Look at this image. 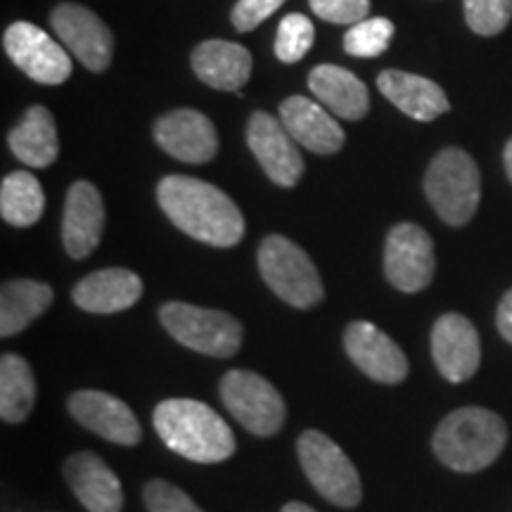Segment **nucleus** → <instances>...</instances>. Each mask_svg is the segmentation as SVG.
I'll return each instance as SVG.
<instances>
[{
    "mask_svg": "<svg viewBox=\"0 0 512 512\" xmlns=\"http://www.w3.org/2000/svg\"><path fill=\"white\" fill-rule=\"evenodd\" d=\"M309 88L339 119H363L370 107L366 83L337 64H320L309 74Z\"/></svg>",
    "mask_w": 512,
    "mask_h": 512,
    "instance_id": "5701e85b",
    "label": "nucleus"
},
{
    "mask_svg": "<svg viewBox=\"0 0 512 512\" xmlns=\"http://www.w3.org/2000/svg\"><path fill=\"white\" fill-rule=\"evenodd\" d=\"M221 401L226 411L256 437H273L283 427L287 408L283 396L266 377L252 370H228L221 377Z\"/></svg>",
    "mask_w": 512,
    "mask_h": 512,
    "instance_id": "6e6552de",
    "label": "nucleus"
},
{
    "mask_svg": "<svg viewBox=\"0 0 512 512\" xmlns=\"http://www.w3.org/2000/svg\"><path fill=\"white\" fill-rule=\"evenodd\" d=\"M285 0H238L233 8V27L238 31H252L266 22Z\"/></svg>",
    "mask_w": 512,
    "mask_h": 512,
    "instance_id": "473e14b6",
    "label": "nucleus"
},
{
    "mask_svg": "<svg viewBox=\"0 0 512 512\" xmlns=\"http://www.w3.org/2000/svg\"><path fill=\"white\" fill-rule=\"evenodd\" d=\"M508 444V427L501 415L479 406L453 411L439 422L432 448L446 467L456 472H479L501 456Z\"/></svg>",
    "mask_w": 512,
    "mask_h": 512,
    "instance_id": "7ed1b4c3",
    "label": "nucleus"
},
{
    "mask_svg": "<svg viewBox=\"0 0 512 512\" xmlns=\"http://www.w3.org/2000/svg\"><path fill=\"white\" fill-rule=\"evenodd\" d=\"M247 145L261 169L280 188H294L304 174V159L283 121L268 112H254L247 124Z\"/></svg>",
    "mask_w": 512,
    "mask_h": 512,
    "instance_id": "9b49d317",
    "label": "nucleus"
},
{
    "mask_svg": "<svg viewBox=\"0 0 512 512\" xmlns=\"http://www.w3.org/2000/svg\"><path fill=\"white\" fill-rule=\"evenodd\" d=\"M10 150L31 169H48L60 152L55 119L48 107H31L24 119L10 131Z\"/></svg>",
    "mask_w": 512,
    "mask_h": 512,
    "instance_id": "b1692460",
    "label": "nucleus"
},
{
    "mask_svg": "<svg viewBox=\"0 0 512 512\" xmlns=\"http://www.w3.org/2000/svg\"><path fill=\"white\" fill-rule=\"evenodd\" d=\"M64 479L88 512H119L124 508V489L119 477L91 451H79L67 458Z\"/></svg>",
    "mask_w": 512,
    "mask_h": 512,
    "instance_id": "a211bd4d",
    "label": "nucleus"
},
{
    "mask_svg": "<svg viewBox=\"0 0 512 512\" xmlns=\"http://www.w3.org/2000/svg\"><path fill=\"white\" fill-rule=\"evenodd\" d=\"M192 69L216 91H240L252 76V55L230 41H204L192 53Z\"/></svg>",
    "mask_w": 512,
    "mask_h": 512,
    "instance_id": "4be33fe9",
    "label": "nucleus"
},
{
    "mask_svg": "<svg viewBox=\"0 0 512 512\" xmlns=\"http://www.w3.org/2000/svg\"><path fill=\"white\" fill-rule=\"evenodd\" d=\"M465 19L479 36H496L510 24L512 0H463Z\"/></svg>",
    "mask_w": 512,
    "mask_h": 512,
    "instance_id": "c756f323",
    "label": "nucleus"
},
{
    "mask_svg": "<svg viewBox=\"0 0 512 512\" xmlns=\"http://www.w3.org/2000/svg\"><path fill=\"white\" fill-rule=\"evenodd\" d=\"M503 159H505V171H508V178H510V183H512V140H510L508 145H505Z\"/></svg>",
    "mask_w": 512,
    "mask_h": 512,
    "instance_id": "c9c22d12",
    "label": "nucleus"
},
{
    "mask_svg": "<svg viewBox=\"0 0 512 512\" xmlns=\"http://www.w3.org/2000/svg\"><path fill=\"white\" fill-rule=\"evenodd\" d=\"M496 325L498 332L505 342L512 344V290L505 292V297L498 304V313H496Z\"/></svg>",
    "mask_w": 512,
    "mask_h": 512,
    "instance_id": "72a5a7b5",
    "label": "nucleus"
},
{
    "mask_svg": "<svg viewBox=\"0 0 512 512\" xmlns=\"http://www.w3.org/2000/svg\"><path fill=\"white\" fill-rule=\"evenodd\" d=\"M280 512H316L311 508V505H306V503H299V501H292V503H287L283 510Z\"/></svg>",
    "mask_w": 512,
    "mask_h": 512,
    "instance_id": "f704fd0d",
    "label": "nucleus"
},
{
    "mask_svg": "<svg viewBox=\"0 0 512 512\" xmlns=\"http://www.w3.org/2000/svg\"><path fill=\"white\" fill-rule=\"evenodd\" d=\"M152 420L166 448L195 463H223L235 453L230 425L202 401L166 399L155 408Z\"/></svg>",
    "mask_w": 512,
    "mask_h": 512,
    "instance_id": "f03ea898",
    "label": "nucleus"
},
{
    "mask_svg": "<svg viewBox=\"0 0 512 512\" xmlns=\"http://www.w3.org/2000/svg\"><path fill=\"white\" fill-rule=\"evenodd\" d=\"M313 15L332 24H358L368 19L370 0H309Z\"/></svg>",
    "mask_w": 512,
    "mask_h": 512,
    "instance_id": "2f4dec72",
    "label": "nucleus"
},
{
    "mask_svg": "<svg viewBox=\"0 0 512 512\" xmlns=\"http://www.w3.org/2000/svg\"><path fill=\"white\" fill-rule=\"evenodd\" d=\"M143 297V280L128 268H105L79 280L72 299L88 313H119L131 309Z\"/></svg>",
    "mask_w": 512,
    "mask_h": 512,
    "instance_id": "aec40b11",
    "label": "nucleus"
},
{
    "mask_svg": "<svg viewBox=\"0 0 512 512\" xmlns=\"http://www.w3.org/2000/svg\"><path fill=\"white\" fill-rule=\"evenodd\" d=\"M159 147L178 162L204 164L216 157L219 136L207 114L197 110H174L155 124Z\"/></svg>",
    "mask_w": 512,
    "mask_h": 512,
    "instance_id": "dca6fc26",
    "label": "nucleus"
},
{
    "mask_svg": "<svg viewBox=\"0 0 512 512\" xmlns=\"http://www.w3.org/2000/svg\"><path fill=\"white\" fill-rule=\"evenodd\" d=\"M67 406L79 425L112 444L136 446L143 439L138 418L117 396L95 392V389H81L69 396Z\"/></svg>",
    "mask_w": 512,
    "mask_h": 512,
    "instance_id": "2eb2a0df",
    "label": "nucleus"
},
{
    "mask_svg": "<svg viewBox=\"0 0 512 512\" xmlns=\"http://www.w3.org/2000/svg\"><path fill=\"white\" fill-rule=\"evenodd\" d=\"M316 43V29L313 22L306 15L292 12V15L283 17L278 27V36H275V55L280 62L294 64L309 53Z\"/></svg>",
    "mask_w": 512,
    "mask_h": 512,
    "instance_id": "c85d7f7f",
    "label": "nucleus"
},
{
    "mask_svg": "<svg viewBox=\"0 0 512 512\" xmlns=\"http://www.w3.org/2000/svg\"><path fill=\"white\" fill-rule=\"evenodd\" d=\"M159 207L185 235L211 247H235L245 235V219L226 192L190 176H166L157 185Z\"/></svg>",
    "mask_w": 512,
    "mask_h": 512,
    "instance_id": "f257e3e1",
    "label": "nucleus"
},
{
    "mask_svg": "<svg viewBox=\"0 0 512 512\" xmlns=\"http://www.w3.org/2000/svg\"><path fill=\"white\" fill-rule=\"evenodd\" d=\"M280 121L294 138V143L316 152V155H335L342 150V126L318 102L304 98V95H292L280 105Z\"/></svg>",
    "mask_w": 512,
    "mask_h": 512,
    "instance_id": "6ab92c4d",
    "label": "nucleus"
},
{
    "mask_svg": "<svg viewBox=\"0 0 512 512\" xmlns=\"http://www.w3.org/2000/svg\"><path fill=\"white\" fill-rule=\"evenodd\" d=\"M53 304V290L38 280H10L0 290V335L12 337L27 330Z\"/></svg>",
    "mask_w": 512,
    "mask_h": 512,
    "instance_id": "393cba45",
    "label": "nucleus"
},
{
    "mask_svg": "<svg viewBox=\"0 0 512 512\" xmlns=\"http://www.w3.org/2000/svg\"><path fill=\"white\" fill-rule=\"evenodd\" d=\"M299 463L316 491L339 508H356L363 498V484L356 465L330 437L306 430L297 441Z\"/></svg>",
    "mask_w": 512,
    "mask_h": 512,
    "instance_id": "0eeeda50",
    "label": "nucleus"
},
{
    "mask_svg": "<svg viewBox=\"0 0 512 512\" xmlns=\"http://www.w3.org/2000/svg\"><path fill=\"white\" fill-rule=\"evenodd\" d=\"M394 36V24L384 17H368L351 24L344 36V50L354 57H377L389 48Z\"/></svg>",
    "mask_w": 512,
    "mask_h": 512,
    "instance_id": "cd10ccee",
    "label": "nucleus"
},
{
    "mask_svg": "<svg viewBox=\"0 0 512 512\" xmlns=\"http://www.w3.org/2000/svg\"><path fill=\"white\" fill-rule=\"evenodd\" d=\"M259 271L266 285L294 309H313L325 294L311 256L283 235H268L261 242Z\"/></svg>",
    "mask_w": 512,
    "mask_h": 512,
    "instance_id": "39448f33",
    "label": "nucleus"
},
{
    "mask_svg": "<svg viewBox=\"0 0 512 512\" xmlns=\"http://www.w3.org/2000/svg\"><path fill=\"white\" fill-rule=\"evenodd\" d=\"M432 358L448 382L470 380L482 361V342L472 320L444 313L432 328Z\"/></svg>",
    "mask_w": 512,
    "mask_h": 512,
    "instance_id": "4468645a",
    "label": "nucleus"
},
{
    "mask_svg": "<svg viewBox=\"0 0 512 512\" xmlns=\"http://www.w3.org/2000/svg\"><path fill=\"white\" fill-rule=\"evenodd\" d=\"M377 88L392 105L415 121H434L451 110L444 88L425 76L387 69L377 76Z\"/></svg>",
    "mask_w": 512,
    "mask_h": 512,
    "instance_id": "412c9836",
    "label": "nucleus"
},
{
    "mask_svg": "<svg viewBox=\"0 0 512 512\" xmlns=\"http://www.w3.org/2000/svg\"><path fill=\"white\" fill-rule=\"evenodd\" d=\"M147 512H204L185 491L178 486L164 482V479H152L143 489Z\"/></svg>",
    "mask_w": 512,
    "mask_h": 512,
    "instance_id": "7c9ffc66",
    "label": "nucleus"
},
{
    "mask_svg": "<svg viewBox=\"0 0 512 512\" xmlns=\"http://www.w3.org/2000/svg\"><path fill=\"white\" fill-rule=\"evenodd\" d=\"M53 31L91 72H105L112 62L114 38L107 24L83 5L64 3L50 17Z\"/></svg>",
    "mask_w": 512,
    "mask_h": 512,
    "instance_id": "ddd939ff",
    "label": "nucleus"
},
{
    "mask_svg": "<svg viewBox=\"0 0 512 512\" xmlns=\"http://www.w3.org/2000/svg\"><path fill=\"white\" fill-rule=\"evenodd\" d=\"M425 195L448 226H465L482 197L477 162L460 147H446L432 159L425 176Z\"/></svg>",
    "mask_w": 512,
    "mask_h": 512,
    "instance_id": "20e7f679",
    "label": "nucleus"
},
{
    "mask_svg": "<svg viewBox=\"0 0 512 512\" xmlns=\"http://www.w3.org/2000/svg\"><path fill=\"white\" fill-rule=\"evenodd\" d=\"M5 53L29 79L57 86L72 76V60L60 43H55L36 24L15 22L3 36Z\"/></svg>",
    "mask_w": 512,
    "mask_h": 512,
    "instance_id": "9d476101",
    "label": "nucleus"
},
{
    "mask_svg": "<svg viewBox=\"0 0 512 512\" xmlns=\"http://www.w3.org/2000/svg\"><path fill=\"white\" fill-rule=\"evenodd\" d=\"M434 242L415 223L389 230L384 245V275L399 292H422L434 278Z\"/></svg>",
    "mask_w": 512,
    "mask_h": 512,
    "instance_id": "1a4fd4ad",
    "label": "nucleus"
},
{
    "mask_svg": "<svg viewBox=\"0 0 512 512\" xmlns=\"http://www.w3.org/2000/svg\"><path fill=\"white\" fill-rule=\"evenodd\" d=\"M344 351L370 380L399 384L408 375V358L387 332L368 320H354L344 330Z\"/></svg>",
    "mask_w": 512,
    "mask_h": 512,
    "instance_id": "f8f14e48",
    "label": "nucleus"
},
{
    "mask_svg": "<svg viewBox=\"0 0 512 512\" xmlns=\"http://www.w3.org/2000/svg\"><path fill=\"white\" fill-rule=\"evenodd\" d=\"M46 209V195L41 183L29 171H15L5 176L0 185V216L10 226L29 228L43 216Z\"/></svg>",
    "mask_w": 512,
    "mask_h": 512,
    "instance_id": "a878e982",
    "label": "nucleus"
},
{
    "mask_svg": "<svg viewBox=\"0 0 512 512\" xmlns=\"http://www.w3.org/2000/svg\"><path fill=\"white\" fill-rule=\"evenodd\" d=\"M102 230H105V204L98 188L88 181H76L64 202V249L72 259H86L100 245Z\"/></svg>",
    "mask_w": 512,
    "mask_h": 512,
    "instance_id": "f3484780",
    "label": "nucleus"
},
{
    "mask_svg": "<svg viewBox=\"0 0 512 512\" xmlns=\"http://www.w3.org/2000/svg\"><path fill=\"white\" fill-rule=\"evenodd\" d=\"M36 401L34 370L22 356L5 354L0 361V418L22 422Z\"/></svg>",
    "mask_w": 512,
    "mask_h": 512,
    "instance_id": "bb28decb",
    "label": "nucleus"
},
{
    "mask_svg": "<svg viewBox=\"0 0 512 512\" xmlns=\"http://www.w3.org/2000/svg\"><path fill=\"white\" fill-rule=\"evenodd\" d=\"M164 330L197 354L230 358L242 347V325L226 311L169 302L159 309Z\"/></svg>",
    "mask_w": 512,
    "mask_h": 512,
    "instance_id": "423d86ee",
    "label": "nucleus"
}]
</instances>
